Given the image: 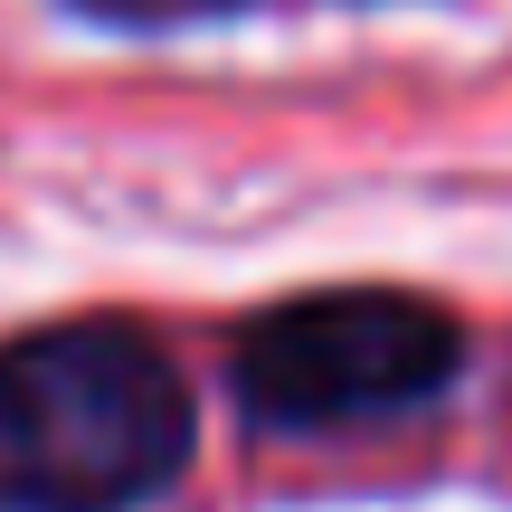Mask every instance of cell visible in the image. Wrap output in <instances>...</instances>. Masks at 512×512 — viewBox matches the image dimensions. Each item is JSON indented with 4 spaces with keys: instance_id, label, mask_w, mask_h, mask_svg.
Wrapping results in <instances>:
<instances>
[{
    "instance_id": "1",
    "label": "cell",
    "mask_w": 512,
    "mask_h": 512,
    "mask_svg": "<svg viewBox=\"0 0 512 512\" xmlns=\"http://www.w3.org/2000/svg\"><path fill=\"white\" fill-rule=\"evenodd\" d=\"M190 456V389L133 323L0 342V512H133Z\"/></svg>"
},
{
    "instance_id": "2",
    "label": "cell",
    "mask_w": 512,
    "mask_h": 512,
    "mask_svg": "<svg viewBox=\"0 0 512 512\" xmlns=\"http://www.w3.org/2000/svg\"><path fill=\"white\" fill-rule=\"evenodd\" d=\"M465 361V332L427 294H304L275 304L238 332V380L247 418L266 427H351V418H399V408L437 399Z\"/></svg>"
},
{
    "instance_id": "3",
    "label": "cell",
    "mask_w": 512,
    "mask_h": 512,
    "mask_svg": "<svg viewBox=\"0 0 512 512\" xmlns=\"http://www.w3.org/2000/svg\"><path fill=\"white\" fill-rule=\"evenodd\" d=\"M105 19H200V10H228V0H86Z\"/></svg>"
}]
</instances>
